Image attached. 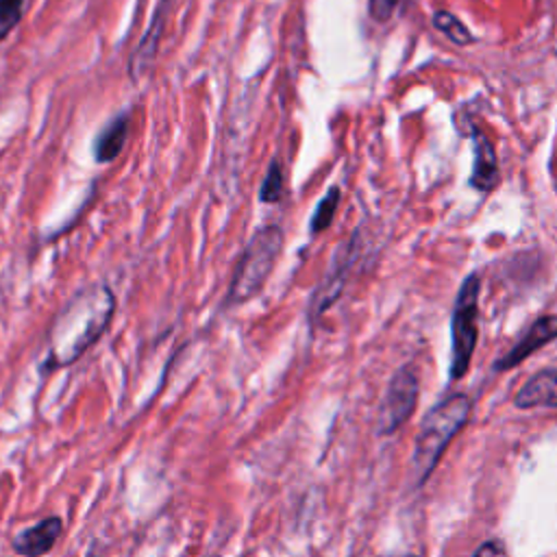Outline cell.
I'll use <instances>...</instances> for the list:
<instances>
[{
    "mask_svg": "<svg viewBox=\"0 0 557 557\" xmlns=\"http://www.w3.org/2000/svg\"><path fill=\"white\" fill-rule=\"evenodd\" d=\"M115 311V296L107 285L76 292L54 315L46 335V370L78 361L107 331Z\"/></svg>",
    "mask_w": 557,
    "mask_h": 557,
    "instance_id": "obj_1",
    "label": "cell"
},
{
    "mask_svg": "<svg viewBox=\"0 0 557 557\" xmlns=\"http://www.w3.org/2000/svg\"><path fill=\"white\" fill-rule=\"evenodd\" d=\"M468 413L470 398L466 394H455L426 413L420 424L411 457V474L416 485H420L431 474L448 442L466 424Z\"/></svg>",
    "mask_w": 557,
    "mask_h": 557,
    "instance_id": "obj_2",
    "label": "cell"
},
{
    "mask_svg": "<svg viewBox=\"0 0 557 557\" xmlns=\"http://www.w3.org/2000/svg\"><path fill=\"white\" fill-rule=\"evenodd\" d=\"M281 248H283V231L276 224L261 226L250 237V242L246 244L235 265L228 292L224 296L226 307H237L261 292V287L265 285L278 259Z\"/></svg>",
    "mask_w": 557,
    "mask_h": 557,
    "instance_id": "obj_3",
    "label": "cell"
},
{
    "mask_svg": "<svg viewBox=\"0 0 557 557\" xmlns=\"http://www.w3.org/2000/svg\"><path fill=\"white\" fill-rule=\"evenodd\" d=\"M479 276L470 274L457 294L453 309V361L450 376L461 379L468 368L476 346L479 335Z\"/></svg>",
    "mask_w": 557,
    "mask_h": 557,
    "instance_id": "obj_4",
    "label": "cell"
},
{
    "mask_svg": "<svg viewBox=\"0 0 557 557\" xmlns=\"http://www.w3.org/2000/svg\"><path fill=\"white\" fill-rule=\"evenodd\" d=\"M418 400V376L413 368L405 366L400 368L383 396L381 411H379V433L392 435L398 426L407 422V418L413 413Z\"/></svg>",
    "mask_w": 557,
    "mask_h": 557,
    "instance_id": "obj_5",
    "label": "cell"
},
{
    "mask_svg": "<svg viewBox=\"0 0 557 557\" xmlns=\"http://www.w3.org/2000/svg\"><path fill=\"white\" fill-rule=\"evenodd\" d=\"M63 533V520L59 516H48L37 524L20 531L13 537V550L22 557H44L48 555Z\"/></svg>",
    "mask_w": 557,
    "mask_h": 557,
    "instance_id": "obj_6",
    "label": "cell"
},
{
    "mask_svg": "<svg viewBox=\"0 0 557 557\" xmlns=\"http://www.w3.org/2000/svg\"><path fill=\"white\" fill-rule=\"evenodd\" d=\"M557 339V315H542L531 324V329L524 333V337L505 355L496 361V370H509L531 357L537 348L546 346L548 342Z\"/></svg>",
    "mask_w": 557,
    "mask_h": 557,
    "instance_id": "obj_7",
    "label": "cell"
},
{
    "mask_svg": "<svg viewBox=\"0 0 557 557\" xmlns=\"http://www.w3.org/2000/svg\"><path fill=\"white\" fill-rule=\"evenodd\" d=\"M472 148H474V168L470 174V185L479 191H487L498 183L496 150L481 131H472Z\"/></svg>",
    "mask_w": 557,
    "mask_h": 557,
    "instance_id": "obj_8",
    "label": "cell"
},
{
    "mask_svg": "<svg viewBox=\"0 0 557 557\" xmlns=\"http://www.w3.org/2000/svg\"><path fill=\"white\" fill-rule=\"evenodd\" d=\"M516 407H557V370H542L533 374L516 394Z\"/></svg>",
    "mask_w": 557,
    "mask_h": 557,
    "instance_id": "obj_9",
    "label": "cell"
},
{
    "mask_svg": "<svg viewBox=\"0 0 557 557\" xmlns=\"http://www.w3.org/2000/svg\"><path fill=\"white\" fill-rule=\"evenodd\" d=\"M128 122L131 115L124 111L115 117H111L94 139V159L98 163H111L124 148L128 139Z\"/></svg>",
    "mask_w": 557,
    "mask_h": 557,
    "instance_id": "obj_10",
    "label": "cell"
},
{
    "mask_svg": "<svg viewBox=\"0 0 557 557\" xmlns=\"http://www.w3.org/2000/svg\"><path fill=\"white\" fill-rule=\"evenodd\" d=\"M348 270V259L344 252L337 250V257H335V263L331 268V272L326 274V278L318 285L313 298H311V307H309V315L311 320L318 318L320 313H324L333 302L335 298L339 296L342 292V285H344V274Z\"/></svg>",
    "mask_w": 557,
    "mask_h": 557,
    "instance_id": "obj_11",
    "label": "cell"
},
{
    "mask_svg": "<svg viewBox=\"0 0 557 557\" xmlns=\"http://www.w3.org/2000/svg\"><path fill=\"white\" fill-rule=\"evenodd\" d=\"M339 187H329V191L320 198L313 215H311V222H309V231L311 235H318L322 231H326L335 218V211L339 207Z\"/></svg>",
    "mask_w": 557,
    "mask_h": 557,
    "instance_id": "obj_12",
    "label": "cell"
},
{
    "mask_svg": "<svg viewBox=\"0 0 557 557\" xmlns=\"http://www.w3.org/2000/svg\"><path fill=\"white\" fill-rule=\"evenodd\" d=\"M285 194V178H283V165L274 159L263 176V183L259 187V200L265 205L278 202Z\"/></svg>",
    "mask_w": 557,
    "mask_h": 557,
    "instance_id": "obj_13",
    "label": "cell"
},
{
    "mask_svg": "<svg viewBox=\"0 0 557 557\" xmlns=\"http://www.w3.org/2000/svg\"><path fill=\"white\" fill-rule=\"evenodd\" d=\"M433 24H435V28L440 30V33H444L453 44H457V46H468L470 41H472V35H470V30L453 15V13H448V11H437L435 15H433Z\"/></svg>",
    "mask_w": 557,
    "mask_h": 557,
    "instance_id": "obj_14",
    "label": "cell"
},
{
    "mask_svg": "<svg viewBox=\"0 0 557 557\" xmlns=\"http://www.w3.org/2000/svg\"><path fill=\"white\" fill-rule=\"evenodd\" d=\"M24 0H0V41L20 24Z\"/></svg>",
    "mask_w": 557,
    "mask_h": 557,
    "instance_id": "obj_15",
    "label": "cell"
},
{
    "mask_svg": "<svg viewBox=\"0 0 557 557\" xmlns=\"http://www.w3.org/2000/svg\"><path fill=\"white\" fill-rule=\"evenodd\" d=\"M398 4H400V0H368V11H370L372 20L385 22L392 17V13L396 11Z\"/></svg>",
    "mask_w": 557,
    "mask_h": 557,
    "instance_id": "obj_16",
    "label": "cell"
},
{
    "mask_svg": "<svg viewBox=\"0 0 557 557\" xmlns=\"http://www.w3.org/2000/svg\"><path fill=\"white\" fill-rule=\"evenodd\" d=\"M472 557H505V550L500 542H485L479 546V550Z\"/></svg>",
    "mask_w": 557,
    "mask_h": 557,
    "instance_id": "obj_17",
    "label": "cell"
}]
</instances>
